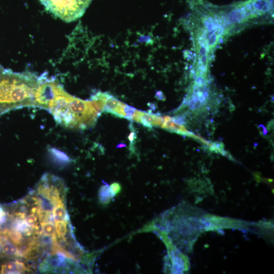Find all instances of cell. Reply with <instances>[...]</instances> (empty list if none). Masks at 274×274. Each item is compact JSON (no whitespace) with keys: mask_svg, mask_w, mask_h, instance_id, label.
Masks as SVG:
<instances>
[{"mask_svg":"<svg viewBox=\"0 0 274 274\" xmlns=\"http://www.w3.org/2000/svg\"><path fill=\"white\" fill-rule=\"evenodd\" d=\"M40 77L29 73L0 70V116L12 110L34 107Z\"/></svg>","mask_w":274,"mask_h":274,"instance_id":"cell-1","label":"cell"},{"mask_svg":"<svg viewBox=\"0 0 274 274\" xmlns=\"http://www.w3.org/2000/svg\"><path fill=\"white\" fill-rule=\"evenodd\" d=\"M47 110L60 125L81 130L94 126L101 115L90 100L85 101L70 95L62 85Z\"/></svg>","mask_w":274,"mask_h":274,"instance_id":"cell-2","label":"cell"},{"mask_svg":"<svg viewBox=\"0 0 274 274\" xmlns=\"http://www.w3.org/2000/svg\"><path fill=\"white\" fill-rule=\"evenodd\" d=\"M50 14L66 22L81 18L92 0H39Z\"/></svg>","mask_w":274,"mask_h":274,"instance_id":"cell-3","label":"cell"},{"mask_svg":"<svg viewBox=\"0 0 274 274\" xmlns=\"http://www.w3.org/2000/svg\"><path fill=\"white\" fill-rule=\"evenodd\" d=\"M132 121L140 123L148 128L151 129L153 127H161L165 121V118L136 110L133 115Z\"/></svg>","mask_w":274,"mask_h":274,"instance_id":"cell-4","label":"cell"},{"mask_svg":"<svg viewBox=\"0 0 274 274\" xmlns=\"http://www.w3.org/2000/svg\"><path fill=\"white\" fill-rule=\"evenodd\" d=\"M4 259L2 262L0 261V273H22L26 271H30V267L28 266L25 263L18 260H7L2 257Z\"/></svg>","mask_w":274,"mask_h":274,"instance_id":"cell-5","label":"cell"},{"mask_svg":"<svg viewBox=\"0 0 274 274\" xmlns=\"http://www.w3.org/2000/svg\"><path fill=\"white\" fill-rule=\"evenodd\" d=\"M125 105L126 104L120 101L109 93L106 101L104 112L126 119L124 111Z\"/></svg>","mask_w":274,"mask_h":274,"instance_id":"cell-6","label":"cell"},{"mask_svg":"<svg viewBox=\"0 0 274 274\" xmlns=\"http://www.w3.org/2000/svg\"><path fill=\"white\" fill-rule=\"evenodd\" d=\"M161 128L171 132L176 133L181 135L189 136L196 139H198L197 137L189 132L184 126L175 123L173 121L172 118L169 117H165V121Z\"/></svg>","mask_w":274,"mask_h":274,"instance_id":"cell-7","label":"cell"},{"mask_svg":"<svg viewBox=\"0 0 274 274\" xmlns=\"http://www.w3.org/2000/svg\"><path fill=\"white\" fill-rule=\"evenodd\" d=\"M108 93L98 92L91 97L90 101L92 102L95 108L100 115L104 112L106 101Z\"/></svg>","mask_w":274,"mask_h":274,"instance_id":"cell-8","label":"cell"},{"mask_svg":"<svg viewBox=\"0 0 274 274\" xmlns=\"http://www.w3.org/2000/svg\"><path fill=\"white\" fill-rule=\"evenodd\" d=\"M114 192L109 186L105 185L103 186L100 191L99 197L100 199L102 202H106L108 201V199H110L112 196V194H113Z\"/></svg>","mask_w":274,"mask_h":274,"instance_id":"cell-9","label":"cell"},{"mask_svg":"<svg viewBox=\"0 0 274 274\" xmlns=\"http://www.w3.org/2000/svg\"><path fill=\"white\" fill-rule=\"evenodd\" d=\"M50 152L57 159L61 161L68 162L71 161L66 154L56 149H51Z\"/></svg>","mask_w":274,"mask_h":274,"instance_id":"cell-10","label":"cell"},{"mask_svg":"<svg viewBox=\"0 0 274 274\" xmlns=\"http://www.w3.org/2000/svg\"><path fill=\"white\" fill-rule=\"evenodd\" d=\"M130 129L131 131L130 135L129 136V140L130 142V150L133 152L135 150L134 145L137 138V133L133 126L131 124L130 125Z\"/></svg>","mask_w":274,"mask_h":274,"instance_id":"cell-11","label":"cell"},{"mask_svg":"<svg viewBox=\"0 0 274 274\" xmlns=\"http://www.w3.org/2000/svg\"><path fill=\"white\" fill-rule=\"evenodd\" d=\"M136 111V109L135 108L126 104L124 108V111L126 115V119L132 121L133 115L135 114Z\"/></svg>","mask_w":274,"mask_h":274,"instance_id":"cell-12","label":"cell"},{"mask_svg":"<svg viewBox=\"0 0 274 274\" xmlns=\"http://www.w3.org/2000/svg\"><path fill=\"white\" fill-rule=\"evenodd\" d=\"M173 121L179 125L184 126L186 123V118L184 116H178L172 118Z\"/></svg>","mask_w":274,"mask_h":274,"instance_id":"cell-13","label":"cell"},{"mask_svg":"<svg viewBox=\"0 0 274 274\" xmlns=\"http://www.w3.org/2000/svg\"><path fill=\"white\" fill-rule=\"evenodd\" d=\"M156 97L160 100H165V98L162 96V93L161 92H158L156 94Z\"/></svg>","mask_w":274,"mask_h":274,"instance_id":"cell-14","label":"cell"},{"mask_svg":"<svg viewBox=\"0 0 274 274\" xmlns=\"http://www.w3.org/2000/svg\"><path fill=\"white\" fill-rule=\"evenodd\" d=\"M149 108L152 111H155L156 110V107L154 104L149 103L148 105Z\"/></svg>","mask_w":274,"mask_h":274,"instance_id":"cell-15","label":"cell"},{"mask_svg":"<svg viewBox=\"0 0 274 274\" xmlns=\"http://www.w3.org/2000/svg\"><path fill=\"white\" fill-rule=\"evenodd\" d=\"M260 126L262 128V134H263V135L264 136L266 135L267 133V131L266 129V128L262 125H260Z\"/></svg>","mask_w":274,"mask_h":274,"instance_id":"cell-16","label":"cell"},{"mask_svg":"<svg viewBox=\"0 0 274 274\" xmlns=\"http://www.w3.org/2000/svg\"><path fill=\"white\" fill-rule=\"evenodd\" d=\"M126 145L125 144H123V143H121L120 144H119L117 147L118 148H122V147H126Z\"/></svg>","mask_w":274,"mask_h":274,"instance_id":"cell-17","label":"cell"}]
</instances>
